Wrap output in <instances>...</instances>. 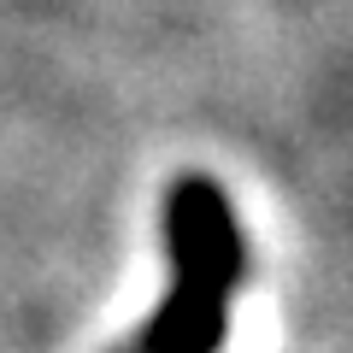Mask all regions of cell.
<instances>
[{"mask_svg":"<svg viewBox=\"0 0 353 353\" xmlns=\"http://www.w3.org/2000/svg\"><path fill=\"white\" fill-rule=\"evenodd\" d=\"M165 253L171 289L112 353H218L230 341V306L248 283V236L218 176L183 171L165 189Z\"/></svg>","mask_w":353,"mask_h":353,"instance_id":"1","label":"cell"}]
</instances>
